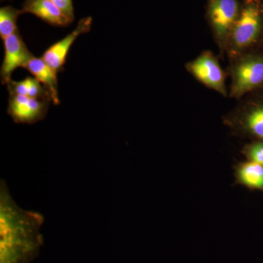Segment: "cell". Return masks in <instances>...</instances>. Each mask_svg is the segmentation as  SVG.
<instances>
[{
    "label": "cell",
    "mask_w": 263,
    "mask_h": 263,
    "mask_svg": "<svg viewBox=\"0 0 263 263\" xmlns=\"http://www.w3.org/2000/svg\"><path fill=\"white\" fill-rule=\"evenodd\" d=\"M50 103L48 100L10 95L8 114L15 123L34 124L46 118Z\"/></svg>",
    "instance_id": "7"
},
{
    "label": "cell",
    "mask_w": 263,
    "mask_h": 263,
    "mask_svg": "<svg viewBox=\"0 0 263 263\" xmlns=\"http://www.w3.org/2000/svg\"><path fill=\"white\" fill-rule=\"evenodd\" d=\"M261 48H263V41H262V46H261Z\"/></svg>",
    "instance_id": "17"
},
{
    "label": "cell",
    "mask_w": 263,
    "mask_h": 263,
    "mask_svg": "<svg viewBox=\"0 0 263 263\" xmlns=\"http://www.w3.org/2000/svg\"><path fill=\"white\" fill-rule=\"evenodd\" d=\"M240 153L246 160L263 166V141H251L242 147Z\"/></svg>",
    "instance_id": "15"
},
{
    "label": "cell",
    "mask_w": 263,
    "mask_h": 263,
    "mask_svg": "<svg viewBox=\"0 0 263 263\" xmlns=\"http://www.w3.org/2000/svg\"><path fill=\"white\" fill-rule=\"evenodd\" d=\"M24 68L34 76L48 90L54 105L60 104L58 91L57 72L51 68L42 58L33 57L25 65Z\"/></svg>",
    "instance_id": "11"
},
{
    "label": "cell",
    "mask_w": 263,
    "mask_h": 263,
    "mask_svg": "<svg viewBox=\"0 0 263 263\" xmlns=\"http://www.w3.org/2000/svg\"><path fill=\"white\" fill-rule=\"evenodd\" d=\"M185 68L195 80L208 89L216 91L224 98L229 97L226 86L228 74L223 70L218 57L210 50L201 52L196 58L186 62Z\"/></svg>",
    "instance_id": "6"
},
{
    "label": "cell",
    "mask_w": 263,
    "mask_h": 263,
    "mask_svg": "<svg viewBox=\"0 0 263 263\" xmlns=\"http://www.w3.org/2000/svg\"><path fill=\"white\" fill-rule=\"evenodd\" d=\"M44 217L17 205L5 180L0 181V263H30L39 255Z\"/></svg>",
    "instance_id": "1"
},
{
    "label": "cell",
    "mask_w": 263,
    "mask_h": 263,
    "mask_svg": "<svg viewBox=\"0 0 263 263\" xmlns=\"http://www.w3.org/2000/svg\"><path fill=\"white\" fill-rule=\"evenodd\" d=\"M57 6L62 10V13H64L67 17L71 22H73L74 17V7L72 0H51Z\"/></svg>",
    "instance_id": "16"
},
{
    "label": "cell",
    "mask_w": 263,
    "mask_h": 263,
    "mask_svg": "<svg viewBox=\"0 0 263 263\" xmlns=\"http://www.w3.org/2000/svg\"><path fill=\"white\" fill-rule=\"evenodd\" d=\"M235 184L263 193V166L245 160L233 165Z\"/></svg>",
    "instance_id": "12"
},
{
    "label": "cell",
    "mask_w": 263,
    "mask_h": 263,
    "mask_svg": "<svg viewBox=\"0 0 263 263\" xmlns=\"http://www.w3.org/2000/svg\"><path fill=\"white\" fill-rule=\"evenodd\" d=\"M238 18L230 33L226 55L228 60L261 48L263 41V0H241Z\"/></svg>",
    "instance_id": "2"
},
{
    "label": "cell",
    "mask_w": 263,
    "mask_h": 263,
    "mask_svg": "<svg viewBox=\"0 0 263 263\" xmlns=\"http://www.w3.org/2000/svg\"><path fill=\"white\" fill-rule=\"evenodd\" d=\"M92 24L91 16L81 18L75 29L58 42L55 43L43 53L41 58L48 64L57 73L63 70L66 59L68 55L71 46L76 40L83 34L89 32Z\"/></svg>",
    "instance_id": "9"
},
{
    "label": "cell",
    "mask_w": 263,
    "mask_h": 263,
    "mask_svg": "<svg viewBox=\"0 0 263 263\" xmlns=\"http://www.w3.org/2000/svg\"><path fill=\"white\" fill-rule=\"evenodd\" d=\"M24 14L23 10L10 5L0 8V37L2 40L9 37L18 31L17 21L19 15Z\"/></svg>",
    "instance_id": "14"
},
{
    "label": "cell",
    "mask_w": 263,
    "mask_h": 263,
    "mask_svg": "<svg viewBox=\"0 0 263 263\" xmlns=\"http://www.w3.org/2000/svg\"><path fill=\"white\" fill-rule=\"evenodd\" d=\"M240 0H207L206 19L221 57L226 55L227 45L238 18Z\"/></svg>",
    "instance_id": "5"
},
{
    "label": "cell",
    "mask_w": 263,
    "mask_h": 263,
    "mask_svg": "<svg viewBox=\"0 0 263 263\" xmlns=\"http://www.w3.org/2000/svg\"><path fill=\"white\" fill-rule=\"evenodd\" d=\"M2 1H3V0H2Z\"/></svg>",
    "instance_id": "18"
},
{
    "label": "cell",
    "mask_w": 263,
    "mask_h": 263,
    "mask_svg": "<svg viewBox=\"0 0 263 263\" xmlns=\"http://www.w3.org/2000/svg\"><path fill=\"white\" fill-rule=\"evenodd\" d=\"M7 86L10 95H22L52 102L51 95L48 90L34 77H27L20 81L11 80Z\"/></svg>",
    "instance_id": "13"
},
{
    "label": "cell",
    "mask_w": 263,
    "mask_h": 263,
    "mask_svg": "<svg viewBox=\"0 0 263 263\" xmlns=\"http://www.w3.org/2000/svg\"><path fill=\"white\" fill-rule=\"evenodd\" d=\"M3 41L5 52L0 77L2 84L7 85L11 81L13 72L18 67L24 68L34 55L29 51L19 31Z\"/></svg>",
    "instance_id": "8"
},
{
    "label": "cell",
    "mask_w": 263,
    "mask_h": 263,
    "mask_svg": "<svg viewBox=\"0 0 263 263\" xmlns=\"http://www.w3.org/2000/svg\"><path fill=\"white\" fill-rule=\"evenodd\" d=\"M229 97L239 100L263 87V48L250 50L228 60Z\"/></svg>",
    "instance_id": "4"
},
{
    "label": "cell",
    "mask_w": 263,
    "mask_h": 263,
    "mask_svg": "<svg viewBox=\"0 0 263 263\" xmlns=\"http://www.w3.org/2000/svg\"><path fill=\"white\" fill-rule=\"evenodd\" d=\"M222 123L233 136L263 141V87L238 100L223 116Z\"/></svg>",
    "instance_id": "3"
},
{
    "label": "cell",
    "mask_w": 263,
    "mask_h": 263,
    "mask_svg": "<svg viewBox=\"0 0 263 263\" xmlns=\"http://www.w3.org/2000/svg\"><path fill=\"white\" fill-rule=\"evenodd\" d=\"M22 10L54 27H67L72 23L51 0H25Z\"/></svg>",
    "instance_id": "10"
}]
</instances>
